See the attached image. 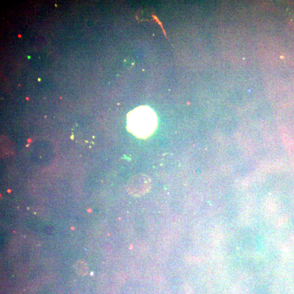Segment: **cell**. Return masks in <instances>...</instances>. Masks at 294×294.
I'll use <instances>...</instances> for the list:
<instances>
[{
	"mask_svg": "<svg viewBox=\"0 0 294 294\" xmlns=\"http://www.w3.org/2000/svg\"><path fill=\"white\" fill-rule=\"evenodd\" d=\"M75 268L77 273L80 275H85L87 273V268L84 262L78 261L75 265Z\"/></svg>",
	"mask_w": 294,
	"mask_h": 294,
	"instance_id": "cell-3",
	"label": "cell"
},
{
	"mask_svg": "<svg viewBox=\"0 0 294 294\" xmlns=\"http://www.w3.org/2000/svg\"><path fill=\"white\" fill-rule=\"evenodd\" d=\"M151 180L145 174H137L131 177L127 184V190L131 195L139 197L146 195L151 189Z\"/></svg>",
	"mask_w": 294,
	"mask_h": 294,
	"instance_id": "cell-2",
	"label": "cell"
},
{
	"mask_svg": "<svg viewBox=\"0 0 294 294\" xmlns=\"http://www.w3.org/2000/svg\"><path fill=\"white\" fill-rule=\"evenodd\" d=\"M158 126L156 113L148 106H140L127 115V129L140 138L151 136Z\"/></svg>",
	"mask_w": 294,
	"mask_h": 294,
	"instance_id": "cell-1",
	"label": "cell"
}]
</instances>
